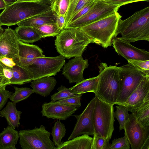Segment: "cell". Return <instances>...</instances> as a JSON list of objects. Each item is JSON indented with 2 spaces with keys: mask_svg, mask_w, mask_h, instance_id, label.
I'll return each mask as SVG.
<instances>
[{
  "mask_svg": "<svg viewBox=\"0 0 149 149\" xmlns=\"http://www.w3.org/2000/svg\"><path fill=\"white\" fill-rule=\"evenodd\" d=\"M52 9L51 0L17 1L6 6L0 14V25L11 26Z\"/></svg>",
  "mask_w": 149,
  "mask_h": 149,
  "instance_id": "cell-1",
  "label": "cell"
},
{
  "mask_svg": "<svg viewBox=\"0 0 149 149\" xmlns=\"http://www.w3.org/2000/svg\"><path fill=\"white\" fill-rule=\"evenodd\" d=\"M130 43L141 40L149 41V7L136 12L128 18L120 19L116 36Z\"/></svg>",
  "mask_w": 149,
  "mask_h": 149,
  "instance_id": "cell-2",
  "label": "cell"
},
{
  "mask_svg": "<svg viewBox=\"0 0 149 149\" xmlns=\"http://www.w3.org/2000/svg\"><path fill=\"white\" fill-rule=\"evenodd\" d=\"M55 40L57 52L65 58L82 56L88 45L93 40L78 28H64Z\"/></svg>",
  "mask_w": 149,
  "mask_h": 149,
  "instance_id": "cell-3",
  "label": "cell"
},
{
  "mask_svg": "<svg viewBox=\"0 0 149 149\" xmlns=\"http://www.w3.org/2000/svg\"><path fill=\"white\" fill-rule=\"evenodd\" d=\"M121 16L116 12L107 16L79 28L88 36L93 43L104 48L111 46Z\"/></svg>",
  "mask_w": 149,
  "mask_h": 149,
  "instance_id": "cell-4",
  "label": "cell"
},
{
  "mask_svg": "<svg viewBox=\"0 0 149 149\" xmlns=\"http://www.w3.org/2000/svg\"><path fill=\"white\" fill-rule=\"evenodd\" d=\"M98 67L99 74L95 96L107 102L115 104L119 91L120 67L108 66L104 63H100Z\"/></svg>",
  "mask_w": 149,
  "mask_h": 149,
  "instance_id": "cell-5",
  "label": "cell"
},
{
  "mask_svg": "<svg viewBox=\"0 0 149 149\" xmlns=\"http://www.w3.org/2000/svg\"><path fill=\"white\" fill-rule=\"evenodd\" d=\"M114 105L96 97L93 111V136L111 139L114 129Z\"/></svg>",
  "mask_w": 149,
  "mask_h": 149,
  "instance_id": "cell-6",
  "label": "cell"
},
{
  "mask_svg": "<svg viewBox=\"0 0 149 149\" xmlns=\"http://www.w3.org/2000/svg\"><path fill=\"white\" fill-rule=\"evenodd\" d=\"M119 88L115 104L125 102L147 75L132 64L128 63L120 67Z\"/></svg>",
  "mask_w": 149,
  "mask_h": 149,
  "instance_id": "cell-7",
  "label": "cell"
},
{
  "mask_svg": "<svg viewBox=\"0 0 149 149\" xmlns=\"http://www.w3.org/2000/svg\"><path fill=\"white\" fill-rule=\"evenodd\" d=\"M65 59L61 55L51 57L44 55L36 58L30 64L23 67L29 72L33 80L55 75L65 64Z\"/></svg>",
  "mask_w": 149,
  "mask_h": 149,
  "instance_id": "cell-8",
  "label": "cell"
},
{
  "mask_svg": "<svg viewBox=\"0 0 149 149\" xmlns=\"http://www.w3.org/2000/svg\"><path fill=\"white\" fill-rule=\"evenodd\" d=\"M51 134L42 125L39 128L21 130L19 132V144L23 149H56L50 139Z\"/></svg>",
  "mask_w": 149,
  "mask_h": 149,
  "instance_id": "cell-9",
  "label": "cell"
},
{
  "mask_svg": "<svg viewBox=\"0 0 149 149\" xmlns=\"http://www.w3.org/2000/svg\"><path fill=\"white\" fill-rule=\"evenodd\" d=\"M123 129L132 149H149V127L143 125L134 113L130 114Z\"/></svg>",
  "mask_w": 149,
  "mask_h": 149,
  "instance_id": "cell-10",
  "label": "cell"
},
{
  "mask_svg": "<svg viewBox=\"0 0 149 149\" xmlns=\"http://www.w3.org/2000/svg\"><path fill=\"white\" fill-rule=\"evenodd\" d=\"M120 7L103 0H96L94 5L86 14L69 23L64 28L79 29L117 12Z\"/></svg>",
  "mask_w": 149,
  "mask_h": 149,
  "instance_id": "cell-11",
  "label": "cell"
},
{
  "mask_svg": "<svg viewBox=\"0 0 149 149\" xmlns=\"http://www.w3.org/2000/svg\"><path fill=\"white\" fill-rule=\"evenodd\" d=\"M96 97L95 96L93 98L81 114L74 115L77 121L68 140L84 134L94 135L93 111Z\"/></svg>",
  "mask_w": 149,
  "mask_h": 149,
  "instance_id": "cell-12",
  "label": "cell"
},
{
  "mask_svg": "<svg viewBox=\"0 0 149 149\" xmlns=\"http://www.w3.org/2000/svg\"><path fill=\"white\" fill-rule=\"evenodd\" d=\"M18 42L15 30L9 28L6 29L0 38V58L3 57L11 58L18 63Z\"/></svg>",
  "mask_w": 149,
  "mask_h": 149,
  "instance_id": "cell-13",
  "label": "cell"
},
{
  "mask_svg": "<svg viewBox=\"0 0 149 149\" xmlns=\"http://www.w3.org/2000/svg\"><path fill=\"white\" fill-rule=\"evenodd\" d=\"M112 44L116 52L127 61L129 59L149 60V52L131 45L130 43L121 37H115L112 40Z\"/></svg>",
  "mask_w": 149,
  "mask_h": 149,
  "instance_id": "cell-14",
  "label": "cell"
},
{
  "mask_svg": "<svg viewBox=\"0 0 149 149\" xmlns=\"http://www.w3.org/2000/svg\"><path fill=\"white\" fill-rule=\"evenodd\" d=\"M88 65V60L84 59L82 56L75 57L64 64L62 74L70 84H77L85 79L83 72Z\"/></svg>",
  "mask_w": 149,
  "mask_h": 149,
  "instance_id": "cell-15",
  "label": "cell"
},
{
  "mask_svg": "<svg viewBox=\"0 0 149 149\" xmlns=\"http://www.w3.org/2000/svg\"><path fill=\"white\" fill-rule=\"evenodd\" d=\"M42 116L60 120H65L78 110L77 108L58 103L51 100L42 105Z\"/></svg>",
  "mask_w": 149,
  "mask_h": 149,
  "instance_id": "cell-16",
  "label": "cell"
},
{
  "mask_svg": "<svg viewBox=\"0 0 149 149\" xmlns=\"http://www.w3.org/2000/svg\"><path fill=\"white\" fill-rule=\"evenodd\" d=\"M149 93V75H146L126 101L120 104L125 107L128 110L134 113L143 102Z\"/></svg>",
  "mask_w": 149,
  "mask_h": 149,
  "instance_id": "cell-17",
  "label": "cell"
},
{
  "mask_svg": "<svg viewBox=\"0 0 149 149\" xmlns=\"http://www.w3.org/2000/svg\"><path fill=\"white\" fill-rule=\"evenodd\" d=\"M18 46L19 60L17 64L23 67L28 66L36 58L44 55L42 50L36 45L19 40Z\"/></svg>",
  "mask_w": 149,
  "mask_h": 149,
  "instance_id": "cell-18",
  "label": "cell"
},
{
  "mask_svg": "<svg viewBox=\"0 0 149 149\" xmlns=\"http://www.w3.org/2000/svg\"><path fill=\"white\" fill-rule=\"evenodd\" d=\"M58 15L52 9L25 19L18 23V26L35 27L56 22Z\"/></svg>",
  "mask_w": 149,
  "mask_h": 149,
  "instance_id": "cell-19",
  "label": "cell"
},
{
  "mask_svg": "<svg viewBox=\"0 0 149 149\" xmlns=\"http://www.w3.org/2000/svg\"><path fill=\"white\" fill-rule=\"evenodd\" d=\"M57 81L54 77H47L33 80L31 86L34 93L45 97L50 95L54 88Z\"/></svg>",
  "mask_w": 149,
  "mask_h": 149,
  "instance_id": "cell-20",
  "label": "cell"
},
{
  "mask_svg": "<svg viewBox=\"0 0 149 149\" xmlns=\"http://www.w3.org/2000/svg\"><path fill=\"white\" fill-rule=\"evenodd\" d=\"M93 138L84 134L62 142L56 149H91Z\"/></svg>",
  "mask_w": 149,
  "mask_h": 149,
  "instance_id": "cell-21",
  "label": "cell"
},
{
  "mask_svg": "<svg viewBox=\"0 0 149 149\" xmlns=\"http://www.w3.org/2000/svg\"><path fill=\"white\" fill-rule=\"evenodd\" d=\"M19 132L8 126L0 133V149H16Z\"/></svg>",
  "mask_w": 149,
  "mask_h": 149,
  "instance_id": "cell-22",
  "label": "cell"
},
{
  "mask_svg": "<svg viewBox=\"0 0 149 149\" xmlns=\"http://www.w3.org/2000/svg\"><path fill=\"white\" fill-rule=\"evenodd\" d=\"M22 112L17 110L16 104L8 102L6 107L0 111V114L6 119L9 126L14 129L20 124Z\"/></svg>",
  "mask_w": 149,
  "mask_h": 149,
  "instance_id": "cell-23",
  "label": "cell"
},
{
  "mask_svg": "<svg viewBox=\"0 0 149 149\" xmlns=\"http://www.w3.org/2000/svg\"><path fill=\"white\" fill-rule=\"evenodd\" d=\"M98 80V76L84 79L69 89L72 93L76 94H83L89 92L95 93L97 90Z\"/></svg>",
  "mask_w": 149,
  "mask_h": 149,
  "instance_id": "cell-24",
  "label": "cell"
},
{
  "mask_svg": "<svg viewBox=\"0 0 149 149\" xmlns=\"http://www.w3.org/2000/svg\"><path fill=\"white\" fill-rule=\"evenodd\" d=\"M14 30L19 40L24 43H33L42 38L33 27L18 26Z\"/></svg>",
  "mask_w": 149,
  "mask_h": 149,
  "instance_id": "cell-25",
  "label": "cell"
},
{
  "mask_svg": "<svg viewBox=\"0 0 149 149\" xmlns=\"http://www.w3.org/2000/svg\"><path fill=\"white\" fill-rule=\"evenodd\" d=\"M13 72V76L10 79V85H22L31 81L33 80L27 70L19 64L16 63L11 68Z\"/></svg>",
  "mask_w": 149,
  "mask_h": 149,
  "instance_id": "cell-26",
  "label": "cell"
},
{
  "mask_svg": "<svg viewBox=\"0 0 149 149\" xmlns=\"http://www.w3.org/2000/svg\"><path fill=\"white\" fill-rule=\"evenodd\" d=\"M138 121L143 126L149 127V93L143 102L134 113Z\"/></svg>",
  "mask_w": 149,
  "mask_h": 149,
  "instance_id": "cell-27",
  "label": "cell"
},
{
  "mask_svg": "<svg viewBox=\"0 0 149 149\" xmlns=\"http://www.w3.org/2000/svg\"><path fill=\"white\" fill-rule=\"evenodd\" d=\"M33 28L42 38L56 36L61 31L56 22L45 24Z\"/></svg>",
  "mask_w": 149,
  "mask_h": 149,
  "instance_id": "cell-28",
  "label": "cell"
},
{
  "mask_svg": "<svg viewBox=\"0 0 149 149\" xmlns=\"http://www.w3.org/2000/svg\"><path fill=\"white\" fill-rule=\"evenodd\" d=\"M95 0H69V5L65 16V25L68 24L71 18L80 10Z\"/></svg>",
  "mask_w": 149,
  "mask_h": 149,
  "instance_id": "cell-29",
  "label": "cell"
},
{
  "mask_svg": "<svg viewBox=\"0 0 149 149\" xmlns=\"http://www.w3.org/2000/svg\"><path fill=\"white\" fill-rule=\"evenodd\" d=\"M66 129L64 124L60 120L57 121L52 127L51 134L55 145L57 147L60 146L62 142V139L66 133Z\"/></svg>",
  "mask_w": 149,
  "mask_h": 149,
  "instance_id": "cell-30",
  "label": "cell"
},
{
  "mask_svg": "<svg viewBox=\"0 0 149 149\" xmlns=\"http://www.w3.org/2000/svg\"><path fill=\"white\" fill-rule=\"evenodd\" d=\"M15 92L12 93L9 97L11 101L15 104L27 98L32 93H34L33 89L27 87L19 88L14 86Z\"/></svg>",
  "mask_w": 149,
  "mask_h": 149,
  "instance_id": "cell-31",
  "label": "cell"
},
{
  "mask_svg": "<svg viewBox=\"0 0 149 149\" xmlns=\"http://www.w3.org/2000/svg\"><path fill=\"white\" fill-rule=\"evenodd\" d=\"M116 110L113 113L114 117L116 118L119 123V130L124 129L125 123L128 119L129 114L127 108L122 105H118L116 107Z\"/></svg>",
  "mask_w": 149,
  "mask_h": 149,
  "instance_id": "cell-32",
  "label": "cell"
},
{
  "mask_svg": "<svg viewBox=\"0 0 149 149\" xmlns=\"http://www.w3.org/2000/svg\"><path fill=\"white\" fill-rule=\"evenodd\" d=\"M51 1V9L57 15H62L65 17L69 5V0Z\"/></svg>",
  "mask_w": 149,
  "mask_h": 149,
  "instance_id": "cell-33",
  "label": "cell"
},
{
  "mask_svg": "<svg viewBox=\"0 0 149 149\" xmlns=\"http://www.w3.org/2000/svg\"><path fill=\"white\" fill-rule=\"evenodd\" d=\"M57 90L58 92L55 93L51 96V100L56 101L77 94L72 93L69 88L62 85Z\"/></svg>",
  "mask_w": 149,
  "mask_h": 149,
  "instance_id": "cell-34",
  "label": "cell"
},
{
  "mask_svg": "<svg viewBox=\"0 0 149 149\" xmlns=\"http://www.w3.org/2000/svg\"><path fill=\"white\" fill-rule=\"evenodd\" d=\"M82 95L77 94L56 102L61 104L79 108L81 106V100Z\"/></svg>",
  "mask_w": 149,
  "mask_h": 149,
  "instance_id": "cell-35",
  "label": "cell"
},
{
  "mask_svg": "<svg viewBox=\"0 0 149 149\" xmlns=\"http://www.w3.org/2000/svg\"><path fill=\"white\" fill-rule=\"evenodd\" d=\"M109 140L93 136L91 149H109Z\"/></svg>",
  "mask_w": 149,
  "mask_h": 149,
  "instance_id": "cell-36",
  "label": "cell"
},
{
  "mask_svg": "<svg viewBox=\"0 0 149 149\" xmlns=\"http://www.w3.org/2000/svg\"><path fill=\"white\" fill-rule=\"evenodd\" d=\"M130 145L126 137L124 136L114 139L110 144L109 149H130Z\"/></svg>",
  "mask_w": 149,
  "mask_h": 149,
  "instance_id": "cell-37",
  "label": "cell"
},
{
  "mask_svg": "<svg viewBox=\"0 0 149 149\" xmlns=\"http://www.w3.org/2000/svg\"><path fill=\"white\" fill-rule=\"evenodd\" d=\"M128 63L133 65L138 69L149 75V60L143 61L139 60L129 59Z\"/></svg>",
  "mask_w": 149,
  "mask_h": 149,
  "instance_id": "cell-38",
  "label": "cell"
},
{
  "mask_svg": "<svg viewBox=\"0 0 149 149\" xmlns=\"http://www.w3.org/2000/svg\"><path fill=\"white\" fill-rule=\"evenodd\" d=\"M95 1L96 0H95L90 2L80 10L71 18L68 24L78 19L86 14L94 5Z\"/></svg>",
  "mask_w": 149,
  "mask_h": 149,
  "instance_id": "cell-39",
  "label": "cell"
},
{
  "mask_svg": "<svg viewBox=\"0 0 149 149\" xmlns=\"http://www.w3.org/2000/svg\"><path fill=\"white\" fill-rule=\"evenodd\" d=\"M12 93V92L6 89L0 91V110L6 104L10 96Z\"/></svg>",
  "mask_w": 149,
  "mask_h": 149,
  "instance_id": "cell-40",
  "label": "cell"
},
{
  "mask_svg": "<svg viewBox=\"0 0 149 149\" xmlns=\"http://www.w3.org/2000/svg\"><path fill=\"white\" fill-rule=\"evenodd\" d=\"M108 3L118 5L120 6L125 4L139 1H148L149 0H103Z\"/></svg>",
  "mask_w": 149,
  "mask_h": 149,
  "instance_id": "cell-41",
  "label": "cell"
},
{
  "mask_svg": "<svg viewBox=\"0 0 149 149\" xmlns=\"http://www.w3.org/2000/svg\"><path fill=\"white\" fill-rule=\"evenodd\" d=\"M0 61L3 64L4 67L12 68L16 64L13 59L7 57L0 58Z\"/></svg>",
  "mask_w": 149,
  "mask_h": 149,
  "instance_id": "cell-42",
  "label": "cell"
},
{
  "mask_svg": "<svg viewBox=\"0 0 149 149\" xmlns=\"http://www.w3.org/2000/svg\"><path fill=\"white\" fill-rule=\"evenodd\" d=\"M10 79L6 78L3 74H0V91L6 90L8 85H10Z\"/></svg>",
  "mask_w": 149,
  "mask_h": 149,
  "instance_id": "cell-43",
  "label": "cell"
},
{
  "mask_svg": "<svg viewBox=\"0 0 149 149\" xmlns=\"http://www.w3.org/2000/svg\"><path fill=\"white\" fill-rule=\"evenodd\" d=\"M56 23L59 28L61 31L64 29L65 25V17L62 15H58Z\"/></svg>",
  "mask_w": 149,
  "mask_h": 149,
  "instance_id": "cell-44",
  "label": "cell"
},
{
  "mask_svg": "<svg viewBox=\"0 0 149 149\" xmlns=\"http://www.w3.org/2000/svg\"><path fill=\"white\" fill-rule=\"evenodd\" d=\"M3 73L4 76L9 79H11L13 76V72L11 68L4 67Z\"/></svg>",
  "mask_w": 149,
  "mask_h": 149,
  "instance_id": "cell-45",
  "label": "cell"
},
{
  "mask_svg": "<svg viewBox=\"0 0 149 149\" xmlns=\"http://www.w3.org/2000/svg\"><path fill=\"white\" fill-rule=\"evenodd\" d=\"M6 4L7 6L10 5L17 1L19 0H3Z\"/></svg>",
  "mask_w": 149,
  "mask_h": 149,
  "instance_id": "cell-46",
  "label": "cell"
},
{
  "mask_svg": "<svg viewBox=\"0 0 149 149\" xmlns=\"http://www.w3.org/2000/svg\"><path fill=\"white\" fill-rule=\"evenodd\" d=\"M7 5L3 0H0V10L4 9Z\"/></svg>",
  "mask_w": 149,
  "mask_h": 149,
  "instance_id": "cell-47",
  "label": "cell"
},
{
  "mask_svg": "<svg viewBox=\"0 0 149 149\" xmlns=\"http://www.w3.org/2000/svg\"><path fill=\"white\" fill-rule=\"evenodd\" d=\"M4 68L3 65L0 61V74H3V70Z\"/></svg>",
  "mask_w": 149,
  "mask_h": 149,
  "instance_id": "cell-48",
  "label": "cell"
},
{
  "mask_svg": "<svg viewBox=\"0 0 149 149\" xmlns=\"http://www.w3.org/2000/svg\"><path fill=\"white\" fill-rule=\"evenodd\" d=\"M45 0H19L18 1H29V2H34L41 1Z\"/></svg>",
  "mask_w": 149,
  "mask_h": 149,
  "instance_id": "cell-49",
  "label": "cell"
},
{
  "mask_svg": "<svg viewBox=\"0 0 149 149\" xmlns=\"http://www.w3.org/2000/svg\"><path fill=\"white\" fill-rule=\"evenodd\" d=\"M4 30L3 28L1 27V26L0 25V38L1 36L3 35Z\"/></svg>",
  "mask_w": 149,
  "mask_h": 149,
  "instance_id": "cell-50",
  "label": "cell"
}]
</instances>
